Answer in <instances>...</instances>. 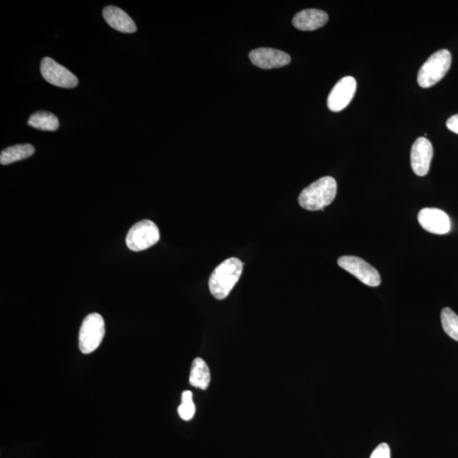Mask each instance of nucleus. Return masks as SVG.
<instances>
[{"label": "nucleus", "instance_id": "nucleus-1", "mask_svg": "<svg viewBox=\"0 0 458 458\" xmlns=\"http://www.w3.org/2000/svg\"><path fill=\"white\" fill-rule=\"evenodd\" d=\"M243 263L236 258L225 260L215 268L209 279V288L215 299L223 300L229 296L243 273Z\"/></svg>", "mask_w": 458, "mask_h": 458}, {"label": "nucleus", "instance_id": "nucleus-2", "mask_svg": "<svg viewBox=\"0 0 458 458\" xmlns=\"http://www.w3.org/2000/svg\"><path fill=\"white\" fill-rule=\"evenodd\" d=\"M336 193L337 182L334 178L323 177L303 189L298 201L305 210H323L333 202Z\"/></svg>", "mask_w": 458, "mask_h": 458}, {"label": "nucleus", "instance_id": "nucleus-3", "mask_svg": "<svg viewBox=\"0 0 458 458\" xmlns=\"http://www.w3.org/2000/svg\"><path fill=\"white\" fill-rule=\"evenodd\" d=\"M452 64V55L448 50L435 52L421 67L418 74L420 87L427 88L439 83L448 73Z\"/></svg>", "mask_w": 458, "mask_h": 458}, {"label": "nucleus", "instance_id": "nucleus-4", "mask_svg": "<svg viewBox=\"0 0 458 458\" xmlns=\"http://www.w3.org/2000/svg\"><path fill=\"white\" fill-rule=\"evenodd\" d=\"M106 334L105 321L99 314H89L84 319L79 332V348L84 354L98 349Z\"/></svg>", "mask_w": 458, "mask_h": 458}, {"label": "nucleus", "instance_id": "nucleus-5", "mask_svg": "<svg viewBox=\"0 0 458 458\" xmlns=\"http://www.w3.org/2000/svg\"><path fill=\"white\" fill-rule=\"evenodd\" d=\"M160 240V231L150 220L137 222L128 231L126 238L128 247L133 251H142L155 245Z\"/></svg>", "mask_w": 458, "mask_h": 458}, {"label": "nucleus", "instance_id": "nucleus-6", "mask_svg": "<svg viewBox=\"0 0 458 458\" xmlns=\"http://www.w3.org/2000/svg\"><path fill=\"white\" fill-rule=\"evenodd\" d=\"M338 264L353 276L359 278L364 285L377 287L381 284L379 271L362 258L354 256H344L338 258Z\"/></svg>", "mask_w": 458, "mask_h": 458}, {"label": "nucleus", "instance_id": "nucleus-7", "mask_svg": "<svg viewBox=\"0 0 458 458\" xmlns=\"http://www.w3.org/2000/svg\"><path fill=\"white\" fill-rule=\"evenodd\" d=\"M40 72L44 79L55 86L65 88H73L77 86V77L52 58L44 57L42 59Z\"/></svg>", "mask_w": 458, "mask_h": 458}, {"label": "nucleus", "instance_id": "nucleus-8", "mask_svg": "<svg viewBox=\"0 0 458 458\" xmlns=\"http://www.w3.org/2000/svg\"><path fill=\"white\" fill-rule=\"evenodd\" d=\"M356 90V81L352 77L341 78L334 85L327 97V107L334 113H338L351 103Z\"/></svg>", "mask_w": 458, "mask_h": 458}, {"label": "nucleus", "instance_id": "nucleus-9", "mask_svg": "<svg viewBox=\"0 0 458 458\" xmlns=\"http://www.w3.org/2000/svg\"><path fill=\"white\" fill-rule=\"evenodd\" d=\"M249 57L253 64L262 69L280 68L292 61L285 52L271 48H256L249 53Z\"/></svg>", "mask_w": 458, "mask_h": 458}, {"label": "nucleus", "instance_id": "nucleus-10", "mask_svg": "<svg viewBox=\"0 0 458 458\" xmlns=\"http://www.w3.org/2000/svg\"><path fill=\"white\" fill-rule=\"evenodd\" d=\"M433 146L426 137H419L412 144L411 150V166L413 172L418 176H426L430 171L433 158Z\"/></svg>", "mask_w": 458, "mask_h": 458}, {"label": "nucleus", "instance_id": "nucleus-11", "mask_svg": "<svg viewBox=\"0 0 458 458\" xmlns=\"http://www.w3.org/2000/svg\"><path fill=\"white\" fill-rule=\"evenodd\" d=\"M419 222L424 230L435 234L450 232V221L448 215L437 208H423L418 216Z\"/></svg>", "mask_w": 458, "mask_h": 458}, {"label": "nucleus", "instance_id": "nucleus-12", "mask_svg": "<svg viewBox=\"0 0 458 458\" xmlns=\"http://www.w3.org/2000/svg\"><path fill=\"white\" fill-rule=\"evenodd\" d=\"M327 21L329 16L323 10L316 9H308L300 11L293 18L294 27L300 31H314V30L323 27Z\"/></svg>", "mask_w": 458, "mask_h": 458}, {"label": "nucleus", "instance_id": "nucleus-13", "mask_svg": "<svg viewBox=\"0 0 458 458\" xmlns=\"http://www.w3.org/2000/svg\"><path fill=\"white\" fill-rule=\"evenodd\" d=\"M103 17L110 27L117 31L125 33H133L137 31L135 22L124 10L118 7H106L103 10Z\"/></svg>", "mask_w": 458, "mask_h": 458}, {"label": "nucleus", "instance_id": "nucleus-14", "mask_svg": "<svg viewBox=\"0 0 458 458\" xmlns=\"http://www.w3.org/2000/svg\"><path fill=\"white\" fill-rule=\"evenodd\" d=\"M211 374L209 368L203 359L193 360L189 376V383L193 387L201 390H207L209 387Z\"/></svg>", "mask_w": 458, "mask_h": 458}, {"label": "nucleus", "instance_id": "nucleus-15", "mask_svg": "<svg viewBox=\"0 0 458 458\" xmlns=\"http://www.w3.org/2000/svg\"><path fill=\"white\" fill-rule=\"evenodd\" d=\"M35 148L32 144H17L6 149L0 155V163L2 165H9V164L21 161L27 159L35 154Z\"/></svg>", "mask_w": 458, "mask_h": 458}, {"label": "nucleus", "instance_id": "nucleus-16", "mask_svg": "<svg viewBox=\"0 0 458 458\" xmlns=\"http://www.w3.org/2000/svg\"><path fill=\"white\" fill-rule=\"evenodd\" d=\"M29 126L41 131H57L59 126L57 115L48 111H40L30 117L28 122Z\"/></svg>", "mask_w": 458, "mask_h": 458}, {"label": "nucleus", "instance_id": "nucleus-17", "mask_svg": "<svg viewBox=\"0 0 458 458\" xmlns=\"http://www.w3.org/2000/svg\"><path fill=\"white\" fill-rule=\"evenodd\" d=\"M443 330L453 340L458 341V316L452 309H443L441 314Z\"/></svg>", "mask_w": 458, "mask_h": 458}, {"label": "nucleus", "instance_id": "nucleus-18", "mask_svg": "<svg viewBox=\"0 0 458 458\" xmlns=\"http://www.w3.org/2000/svg\"><path fill=\"white\" fill-rule=\"evenodd\" d=\"M178 415L184 421L191 420L195 416V405L193 402V394L189 390L182 394V403L178 409Z\"/></svg>", "mask_w": 458, "mask_h": 458}, {"label": "nucleus", "instance_id": "nucleus-19", "mask_svg": "<svg viewBox=\"0 0 458 458\" xmlns=\"http://www.w3.org/2000/svg\"><path fill=\"white\" fill-rule=\"evenodd\" d=\"M370 458H390V449L388 444L382 443L372 452Z\"/></svg>", "mask_w": 458, "mask_h": 458}, {"label": "nucleus", "instance_id": "nucleus-20", "mask_svg": "<svg viewBox=\"0 0 458 458\" xmlns=\"http://www.w3.org/2000/svg\"><path fill=\"white\" fill-rule=\"evenodd\" d=\"M446 126L450 131L458 134V114L450 117L446 122Z\"/></svg>", "mask_w": 458, "mask_h": 458}]
</instances>
